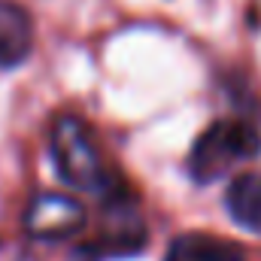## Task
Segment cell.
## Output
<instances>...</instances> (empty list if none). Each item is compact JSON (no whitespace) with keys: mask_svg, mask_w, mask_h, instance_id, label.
Instances as JSON below:
<instances>
[{"mask_svg":"<svg viewBox=\"0 0 261 261\" xmlns=\"http://www.w3.org/2000/svg\"><path fill=\"white\" fill-rule=\"evenodd\" d=\"M225 210L240 228L261 234V173L234 176L225 192Z\"/></svg>","mask_w":261,"mask_h":261,"instance_id":"8992f818","label":"cell"},{"mask_svg":"<svg viewBox=\"0 0 261 261\" xmlns=\"http://www.w3.org/2000/svg\"><path fill=\"white\" fill-rule=\"evenodd\" d=\"M52 161L58 176L70 189L82 192H100L107 189V167L100 161V152L91 140V130L76 116H61L52 125Z\"/></svg>","mask_w":261,"mask_h":261,"instance_id":"7a4b0ae2","label":"cell"},{"mask_svg":"<svg viewBox=\"0 0 261 261\" xmlns=\"http://www.w3.org/2000/svg\"><path fill=\"white\" fill-rule=\"evenodd\" d=\"M164 261H243V249L222 237L189 231L170 240Z\"/></svg>","mask_w":261,"mask_h":261,"instance_id":"5b68a950","label":"cell"},{"mask_svg":"<svg viewBox=\"0 0 261 261\" xmlns=\"http://www.w3.org/2000/svg\"><path fill=\"white\" fill-rule=\"evenodd\" d=\"M261 152V130L246 119L213 122L192 146L189 173L197 186L222 179L240 161H252Z\"/></svg>","mask_w":261,"mask_h":261,"instance_id":"6da1fadb","label":"cell"},{"mask_svg":"<svg viewBox=\"0 0 261 261\" xmlns=\"http://www.w3.org/2000/svg\"><path fill=\"white\" fill-rule=\"evenodd\" d=\"M85 225V210L79 200L58 192H40L24 210V228L37 240H67Z\"/></svg>","mask_w":261,"mask_h":261,"instance_id":"3957f363","label":"cell"},{"mask_svg":"<svg viewBox=\"0 0 261 261\" xmlns=\"http://www.w3.org/2000/svg\"><path fill=\"white\" fill-rule=\"evenodd\" d=\"M34 49L31 15L9 0H0V67H18L28 61Z\"/></svg>","mask_w":261,"mask_h":261,"instance_id":"277c9868","label":"cell"}]
</instances>
